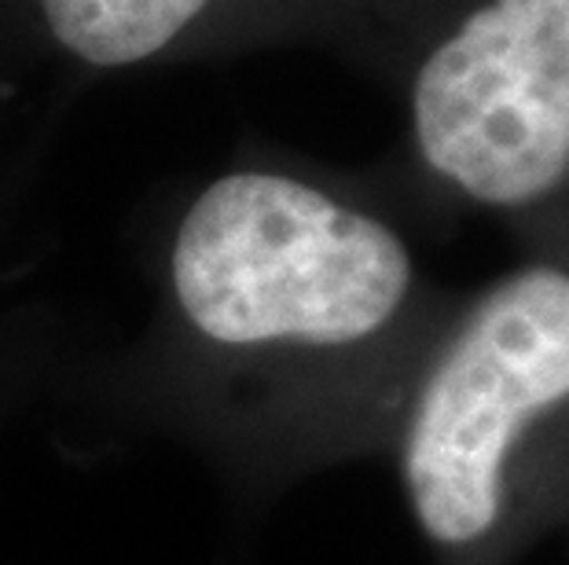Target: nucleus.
Here are the masks:
<instances>
[{"mask_svg": "<svg viewBox=\"0 0 569 565\" xmlns=\"http://www.w3.org/2000/svg\"><path fill=\"white\" fill-rule=\"evenodd\" d=\"M151 280L148 327L84 382L247 496L382 455L463 294L427 275L379 180L276 148H239L180 191Z\"/></svg>", "mask_w": 569, "mask_h": 565, "instance_id": "1", "label": "nucleus"}, {"mask_svg": "<svg viewBox=\"0 0 569 565\" xmlns=\"http://www.w3.org/2000/svg\"><path fill=\"white\" fill-rule=\"evenodd\" d=\"M382 455L433 565H515L569 536V224L459 294Z\"/></svg>", "mask_w": 569, "mask_h": 565, "instance_id": "2", "label": "nucleus"}, {"mask_svg": "<svg viewBox=\"0 0 569 565\" xmlns=\"http://www.w3.org/2000/svg\"><path fill=\"white\" fill-rule=\"evenodd\" d=\"M390 85L405 137L375 180L408 218L569 224V0H433Z\"/></svg>", "mask_w": 569, "mask_h": 565, "instance_id": "3", "label": "nucleus"}, {"mask_svg": "<svg viewBox=\"0 0 569 565\" xmlns=\"http://www.w3.org/2000/svg\"><path fill=\"white\" fill-rule=\"evenodd\" d=\"M433 0H4L30 56L78 89L103 74L323 48L390 81Z\"/></svg>", "mask_w": 569, "mask_h": 565, "instance_id": "4", "label": "nucleus"}, {"mask_svg": "<svg viewBox=\"0 0 569 565\" xmlns=\"http://www.w3.org/2000/svg\"><path fill=\"white\" fill-rule=\"evenodd\" d=\"M33 89L56 95L67 85L30 56L0 0V210L8 206L11 191H19L44 129L52 125L33 118Z\"/></svg>", "mask_w": 569, "mask_h": 565, "instance_id": "5", "label": "nucleus"}, {"mask_svg": "<svg viewBox=\"0 0 569 565\" xmlns=\"http://www.w3.org/2000/svg\"><path fill=\"white\" fill-rule=\"evenodd\" d=\"M67 367L63 331L41 309L0 316V423L27 407Z\"/></svg>", "mask_w": 569, "mask_h": 565, "instance_id": "6", "label": "nucleus"}]
</instances>
